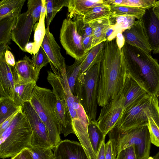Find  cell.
<instances>
[{"instance_id":"obj_1","label":"cell","mask_w":159,"mask_h":159,"mask_svg":"<svg viewBox=\"0 0 159 159\" xmlns=\"http://www.w3.org/2000/svg\"><path fill=\"white\" fill-rule=\"evenodd\" d=\"M127 73L116 38L104 41L98 87L99 106L105 107L116 97L124 84Z\"/></svg>"},{"instance_id":"obj_2","label":"cell","mask_w":159,"mask_h":159,"mask_svg":"<svg viewBox=\"0 0 159 159\" xmlns=\"http://www.w3.org/2000/svg\"><path fill=\"white\" fill-rule=\"evenodd\" d=\"M127 72L148 93L159 90V64L150 54L125 43L121 48Z\"/></svg>"},{"instance_id":"obj_3","label":"cell","mask_w":159,"mask_h":159,"mask_svg":"<svg viewBox=\"0 0 159 159\" xmlns=\"http://www.w3.org/2000/svg\"><path fill=\"white\" fill-rule=\"evenodd\" d=\"M32 131L30 123L21 110L6 129L0 134V157H12L30 147Z\"/></svg>"},{"instance_id":"obj_4","label":"cell","mask_w":159,"mask_h":159,"mask_svg":"<svg viewBox=\"0 0 159 159\" xmlns=\"http://www.w3.org/2000/svg\"><path fill=\"white\" fill-rule=\"evenodd\" d=\"M30 102L45 125L53 148L62 140L56 112V96L51 90L36 85Z\"/></svg>"},{"instance_id":"obj_5","label":"cell","mask_w":159,"mask_h":159,"mask_svg":"<svg viewBox=\"0 0 159 159\" xmlns=\"http://www.w3.org/2000/svg\"><path fill=\"white\" fill-rule=\"evenodd\" d=\"M116 156L131 146L134 148L137 159H149L151 142L148 124L129 129L120 130L117 125L108 133Z\"/></svg>"},{"instance_id":"obj_6","label":"cell","mask_w":159,"mask_h":159,"mask_svg":"<svg viewBox=\"0 0 159 159\" xmlns=\"http://www.w3.org/2000/svg\"><path fill=\"white\" fill-rule=\"evenodd\" d=\"M100 70V62H99L94 64L84 73H80L75 86V96L89 121H96Z\"/></svg>"},{"instance_id":"obj_7","label":"cell","mask_w":159,"mask_h":159,"mask_svg":"<svg viewBox=\"0 0 159 159\" xmlns=\"http://www.w3.org/2000/svg\"><path fill=\"white\" fill-rule=\"evenodd\" d=\"M152 97L147 94L125 109L117 125L118 128L125 131L148 124L147 110Z\"/></svg>"},{"instance_id":"obj_8","label":"cell","mask_w":159,"mask_h":159,"mask_svg":"<svg viewBox=\"0 0 159 159\" xmlns=\"http://www.w3.org/2000/svg\"><path fill=\"white\" fill-rule=\"evenodd\" d=\"M60 38L66 54L75 60H81L88 53L89 51L86 52L83 47L82 39L77 33L75 22L67 16L63 21Z\"/></svg>"},{"instance_id":"obj_9","label":"cell","mask_w":159,"mask_h":159,"mask_svg":"<svg viewBox=\"0 0 159 159\" xmlns=\"http://www.w3.org/2000/svg\"><path fill=\"white\" fill-rule=\"evenodd\" d=\"M125 87L123 88L116 97L102 107L97 120L100 129L106 135L116 126L123 114Z\"/></svg>"},{"instance_id":"obj_10","label":"cell","mask_w":159,"mask_h":159,"mask_svg":"<svg viewBox=\"0 0 159 159\" xmlns=\"http://www.w3.org/2000/svg\"><path fill=\"white\" fill-rule=\"evenodd\" d=\"M22 107L32 131L31 146L50 148L52 149L53 147L51 143L47 129L30 102H25Z\"/></svg>"},{"instance_id":"obj_11","label":"cell","mask_w":159,"mask_h":159,"mask_svg":"<svg viewBox=\"0 0 159 159\" xmlns=\"http://www.w3.org/2000/svg\"><path fill=\"white\" fill-rule=\"evenodd\" d=\"M9 49L10 48L7 45L0 44V96L13 101L15 84L14 66L8 64L5 58V52Z\"/></svg>"},{"instance_id":"obj_12","label":"cell","mask_w":159,"mask_h":159,"mask_svg":"<svg viewBox=\"0 0 159 159\" xmlns=\"http://www.w3.org/2000/svg\"><path fill=\"white\" fill-rule=\"evenodd\" d=\"M33 18L27 11L17 17L11 33V38L22 51L26 52L25 47L29 40L34 25Z\"/></svg>"},{"instance_id":"obj_13","label":"cell","mask_w":159,"mask_h":159,"mask_svg":"<svg viewBox=\"0 0 159 159\" xmlns=\"http://www.w3.org/2000/svg\"><path fill=\"white\" fill-rule=\"evenodd\" d=\"M41 46L49 58L50 65H52L60 74L66 72L65 58L61 52V48L52 34L49 27L46 28V34Z\"/></svg>"},{"instance_id":"obj_14","label":"cell","mask_w":159,"mask_h":159,"mask_svg":"<svg viewBox=\"0 0 159 159\" xmlns=\"http://www.w3.org/2000/svg\"><path fill=\"white\" fill-rule=\"evenodd\" d=\"M122 34L126 43L150 54L152 50L142 18L137 19L131 28L125 30Z\"/></svg>"},{"instance_id":"obj_15","label":"cell","mask_w":159,"mask_h":159,"mask_svg":"<svg viewBox=\"0 0 159 159\" xmlns=\"http://www.w3.org/2000/svg\"><path fill=\"white\" fill-rule=\"evenodd\" d=\"M13 72L15 84L36 82L40 73L32 60L26 55L16 62Z\"/></svg>"},{"instance_id":"obj_16","label":"cell","mask_w":159,"mask_h":159,"mask_svg":"<svg viewBox=\"0 0 159 159\" xmlns=\"http://www.w3.org/2000/svg\"><path fill=\"white\" fill-rule=\"evenodd\" d=\"M149 44L152 51L159 53V18L153 12L152 8L146 9L142 17Z\"/></svg>"},{"instance_id":"obj_17","label":"cell","mask_w":159,"mask_h":159,"mask_svg":"<svg viewBox=\"0 0 159 159\" xmlns=\"http://www.w3.org/2000/svg\"><path fill=\"white\" fill-rule=\"evenodd\" d=\"M52 150L55 156L61 159H89L80 143L65 139L61 140Z\"/></svg>"},{"instance_id":"obj_18","label":"cell","mask_w":159,"mask_h":159,"mask_svg":"<svg viewBox=\"0 0 159 159\" xmlns=\"http://www.w3.org/2000/svg\"><path fill=\"white\" fill-rule=\"evenodd\" d=\"M57 97L56 112L60 127V134L66 137L70 134H75L72 119L65 99Z\"/></svg>"},{"instance_id":"obj_19","label":"cell","mask_w":159,"mask_h":159,"mask_svg":"<svg viewBox=\"0 0 159 159\" xmlns=\"http://www.w3.org/2000/svg\"><path fill=\"white\" fill-rule=\"evenodd\" d=\"M106 4H108L107 0H69L67 16L71 19L77 15L83 16L90 9Z\"/></svg>"},{"instance_id":"obj_20","label":"cell","mask_w":159,"mask_h":159,"mask_svg":"<svg viewBox=\"0 0 159 159\" xmlns=\"http://www.w3.org/2000/svg\"><path fill=\"white\" fill-rule=\"evenodd\" d=\"M124 84L125 87L124 109L148 94L128 73Z\"/></svg>"},{"instance_id":"obj_21","label":"cell","mask_w":159,"mask_h":159,"mask_svg":"<svg viewBox=\"0 0 159 159\" xmlns=\"http://www.w3.org/2000/svg\"><path fill=\"white\" fill-rule=\"evenodd\" d=\"M109 16L93 20L89 23L93 30L92 48L106 41L105 38L106 33L111 26Z\"/></svg>"},{"instance_id":"obj_22","label":"cell","mask_w":159,"mask_h":159,"mask_svg":"<svg viewBox=\"0 0 159 159\" xmlns=\"http://www.w3.org/2000/svg\"><path fill=\"white\" fill-rule=\"evenodd\" d=\"M36 85L35 82L16 84L13 100L15 104L18 106L22 107L25 102H30Z\"/></svg>"},{"instance_id":"obj_23","label":"cell","mask_w":159,"mask_h":159,"mask_svg":"<svg viewBox=\"0 0 159 159\" xmlns=\"http://www.w3.org/2000/svg\"><path fill=\"white\" fill-rule=\"evenodd\" d=\"M25 0H1L0 2V20L10 16L18 17L21 14Z\"/></svg>"},{"instance_id":"obj_24","label":"cell","mask_w":159,"mask_h":159,"mask_svg":"<svg viewBox=\"0 0 159 159\" xmlns=\"http://www.w3.org/2000/svg\"><path fill=\"white\" fill-rule=\"evenodd\" d=\"M88 131L91 147L96 154L106 135L99 128L97 121H89Z\"/></svg>"},{"instance_id":"obj_25","label":"cell","mask_w":159,"mask_h":159,"mask_svg":"<svg viewBox=\"0 0 159 159\" xmlns=\"http://www.w3.org/2000/svg\"><path fill=\"white\" fill-rule=\"evenodd\" d=\"M88 54L82 59L79 61L75 60L72 65L66 66V74L68 84L71 92L75 96V87L77 80L80 73L82 66Z\"/></svg>"},{"instance_id":"obj_26","label":"cell","mask_w":159,"mask_h":159,"mask_svg":"<svg viewBox=\"0 0 159 159\" xmlns=\"http://www.w3.org/2000/svg\"><path fill=\"white\" fill-rule=\"evenodd\" d=\"M18 17L10 16L0 20V44L7 45L11 38V33Z\"/></svg>"},{"instance_id":"obj_27","label":"cell","mask_w":159,"mask_h":159,"mask_svg":"<svg viewBox=\"0 0 159 159\" xmlns=\"http://www.w3.org/2000/svg\"><path fill=\"white\" fill-rule=\"evenodd\" d=\"M46 10L45 2L44 4L39 22L35 28L34 34V48L33 55L39 50L46 34L45 19L46 16Z\"/></svg>"},{"instance_id":"obj_28","label":"cell","mask_w":159,"mask_h":159,"mask_svg":"<svg viewBox=\"0 0 159 159\" xmlns=\"http://www.w3.org/2000/svg\"><path fill=\"white\" fill-rule=\"evenodd\" d=\"M110 5H103L90 9L83 16L85 23L96 20L109 16L112 14Z\"/></svg>"},{"instance_id":"obj_29","label":"cell","mask_w":159,"mask_h":159,"mask_svg":"<svg viewBox=\"0 0 159 159\" xmlns=\"http://www.w3.org/2000/svg\"><path fill=\"white\" fill-rule=\"evenodd\" d=\"M104 42L94 46L89 51L81 69L83 73L94 64L100 62L102 55Z\"/></svg>"},{"instance_id":"obj_30","label":"cell","mask_w":159,"mask_h":159,"mask_svg":"<svg viewBox=\"0 0 159 159\" xmlns=\"http://www.w3.org/2000/svg\"><path fill=\"white\" fill-rule=\"evenodd\" d=\"M111 25L113 26L119 33H122L131 28L136 18L133 16L112 14L109 16Z\"/></svg>"},{"instance_id":"obj_31","label":"cell","mask_w":159,"mask_h":159,"mask_svg":"<svg viewBox=\"0 0 159 159\" xmlns=\"http://www.w3.org/2000/svg\"><path fill=\"white\" fill-rule=\"evenodd\" d=\"M112 14L116 15H125L135 17L137 19L142 18L146 9L141 7L110 4Z\"/></svg>"},{"instance_id":"obj_32","label":"cell","mask_w":159,"mask_h":159,"mask_svg":"<svg viewBox=\"0 0 159 159\" xmlns=\"http://www.w3.org/2000/svg\"><path fill=\"white\" fill-rule=\"evenodd\" d=\"M68 1L69 0H45L47 27H49L51 23L57 13L63 7H67Z\"/></svg>"},{"instance_id":"obj_33","label":"cell","mask_w":159,"mask_h":159,"mask_svg":"<svg viewBox=\"0 0 159 159\" xmlns=\"http://www.w3.org/2000/svg\"><path fill=\"white\" fill-rule=\"evenodd\" d=\"M22 106H17L11 99L0 97V124L19 110Z\"/></svg>"},{"instance_id":"obj_34","label":"cell","mask_w":159,"mask_h":159,"mask_svg":"<svg viewBox=\"0 0 159 159\" xmlns=\"http://www.w3.org/2000/svg\"><path fill=\"white\" fill-rule=\"evenodd\" d=\"M108 4L142 8L146 9L152 8L156 4V0H107Z\"/></svg>"},{"instance_id":"obj_35","label":"cell","mask_w":159,"mask_h":159,"mask_svg":"<svg viewBox=\"0 0 159 159\" xmlns=\"http://www.w3.org/2000/svg\"><path fill=\"white\" fill-rule=\"evenodd\" d=\"M149 104L147 111L151 142L156 146L159 147V119H154L149 115L148 112Z\"/></svg>"},{"instance_id":"obj_36","label":"cell","mask_w":159,"mask_h":159,"mask_svg":"<svg viewBox=\"0 0 159 159\" xmlns=\"http://www.w3.org/2000/svg\"><path fill=\"white\" fill-rule=\"evenodd\" d=\"M72 19L75 23L77 33L82 39L92 35V29L89 23L84 22L83 16H75Z\"/></svg>"},{"instance_id":"obj_37","label":"cell","mask_w":159,"mask_h":159,"mask_svg":"<svg viewBox=\"0 0 159 159\" xmlns=\"http://www.w3.org/2000/svg\"><path fill=\"white\" fill-rule=\"evenodd\" d=\"M45 0H28L27 11L32 16L34 24L39 21Z\"/></svg>"},{"instance_id":"obj_38","label":"cell","mask_w":159,"mask_h":159,"mask_svg":"<svg viewBox=\"0 0 159 159\" xmlns=\"http://www.w3.org/2000/svg\"><path fill=\"white\" fill-rule=\"evenodd\" d=\"M27 148L33 159H52L55 157L52 149L50 148L30 146Z\"/></svg>"},{"instance_id":"obj_39","label":"cell","mask_w":159,"mask_h":159,"mask_svg":"<svg viewBox=\"0 0 159 159\" xmlns=\"http://www.w3.org/2000/svg\"><path fill=\"white\" fill-rule=\"evenodd\" d=\"M32 61L36 68L39 72L43 67L50 62L49 58L41 46L37 52L33 55Z\"/></svg>"},{"instance_id":"obj_40","label":"cell","mask_w":159,"mask_h":159,"mask_svg":"<svg viewBox=\"0 0 159 159\" xmlns=\"http://www.w3.org/2000/svg\"><path fill=\"white\" fill-rule=\"evenodd\" d=\"M116 159H137L134 146H130L120 151Z\"/></svg>"},{"instance_id":"obj_41","label":"cell","mask_w":159,"mask_h":159,"mask_svg":"<svg viewBox=\"0 0 159 159\" xmlns=\"http://www.w3.org/2000/svg\"><path fill=\"white\" fill-rule=\"evenodd\" d=\"M105 159H116L111 143L109 140L105 144Z\"/></svg>"},{"instance_id":"obj_42","label":"cell","mask_w":159,"mask_h":159,"mask_svg":"<svg viewBox=\"0 0 159 159\" xmlns=\"http://www.w3.org/2000/svg\"><path fill=\"white\" fill-rule=\"evenodd\" d=\"M22 109V107L4 121L0 124V134L3 133L6 129Z\"/></svg>"},{"instance_id":"obj_43","label":"cell","mask_w":159,"mask_h":159,"mask_svg":"<svg viewBox=\"0 0 159 159\" xmlns=\"http://www.w3.org/2000/svg\"><path fill=\"white\" fill-rule=\"evenodd\" d=\"M11 159H33L28 148H26Z\"/></svg>"},{"instance_id":"obj_44","label":"cell","mask_w":159,"mask_h":159,"mask_svg":"<svg viewBox=\"0 0 159 159\" xmlns=\"http://www.w3.org/2000/svg\"><path fill=\"white\" fill-rule=\"evenodd\" d=\"M119 33L113 26L111 25L106 33L105 38L106 41H111L116 38Z\"/></svg>"},{"instance_id":"obj_45","label":"cell","mask_w":159,"mask_h":159,"mask_svg":"<svg viewBox=\"0 0 159 159\" xmlns=\"http://www.w3.org/2000/svg\"><path fill=\"white\" fill-rule=\"evenodd\" d=\"M92 35L88 36L82 39L83 47L86 52H89L92 48Z\"/></svg>"},{"instance_id":"obj_46","label":"cell","mask_w":159,"mask_h":159,"mask_svg":"<svg viewBox=\"0 0 159 159\" xmlns=\"http://www.w3.org/2000/svg\"><path fill=\"white\" fill-rule=\"evenodd\" d=\"M5 58L6 62L9 65L14 66L16 62L14 57L12 53L9 50H7L5 53Z\"/></svg>"},{"instance_id":"obj_47","label":"cell","mask_w":159,"mask_h":159,"mask_svg":"<svg viewBox=\"0 0 159 159\" xmlns=\"http://www.w3.org/2000/svg\"><path fill=\"white\" fill-rule=\"evenodd\" d=\"M105 140L102 141L101 145L96 154L95 159H105Z\"/></svg>"},{"instance_id":"obj_48","label":"cell","mask_w":159,"mask_h":159,"mask_svg":"<svg viewBox=\"0 0 159 159\" xmlns=\"http://www.w3.org/2000/svg\"><path fill=\"white\" fill-rule=\"evenodd\" d=\"M116 39L117 43L118 46L121 48L125 43L122 33H118Z\"/></svg>"},{"instance_id":"obj_49","label":"cell","mask_w":159,"mask_h":159,"mask_svg":"<svg viewBox=\"0 0 159 159\" xmlns=\"http://www.w3.org/2000/svg\"><path fill=\"white\" fill-rule=\"evenodd\" d=\"M34 44L33 42L29 43L25 47L26 52L30 53L31 55L33 54Z\"/></svg>"},{"instance_id":"obj_50","label":"cell","mask_w":159,"mask_h":159,"mask_svg":"<svg viewBox=\"0 0 159 159\" xmlns=\"http://www.w3.org/2000/svg\"><path fill=\"white\" fill-rule=\"evenodd\" d=\"M152 9L155 14L159 18V0L157 1Z\"/></svg>"},{"instance_id":"obj_51","label":"cell","mask_w":159,"mask_h":159,"mask_svg":"<svg viewBox=\"0 0 159 159\" xmlns=\"http://www.w3.org/2000/svg\"><path fill=\"white\" fill-rule=\"evenodd\" d=\"M149 159H159V151L153 157H150Z\"/></svg>"},{"instance_id":"obj_52","label":"cell","mask_w":159,"mask_h":159,"mask_svg":"<svg viewBox=\"0 0 159 159\" xmlns=\"http://www.w3.org/2000/svg\"><path fill=\"white\" fill-rule=\"evenodd\" d=\"M157 98L158 104L159 107V90H158V92L157 94Z\"/></svg>"},{"instance_id":"obj_53","label":"cell","mask_w":159,"mask_h":159,"mask_svg":"<svg viewBox=\"0 0 159 159\" xmlns=\"http://www.w3.org/2000/svg\"><path fill=\"white\" fill-rule=\"evenodd\" d=\"M52 159H61V158L60 156H55V157L53 158Z\"/></svg>"}]
</instances>
